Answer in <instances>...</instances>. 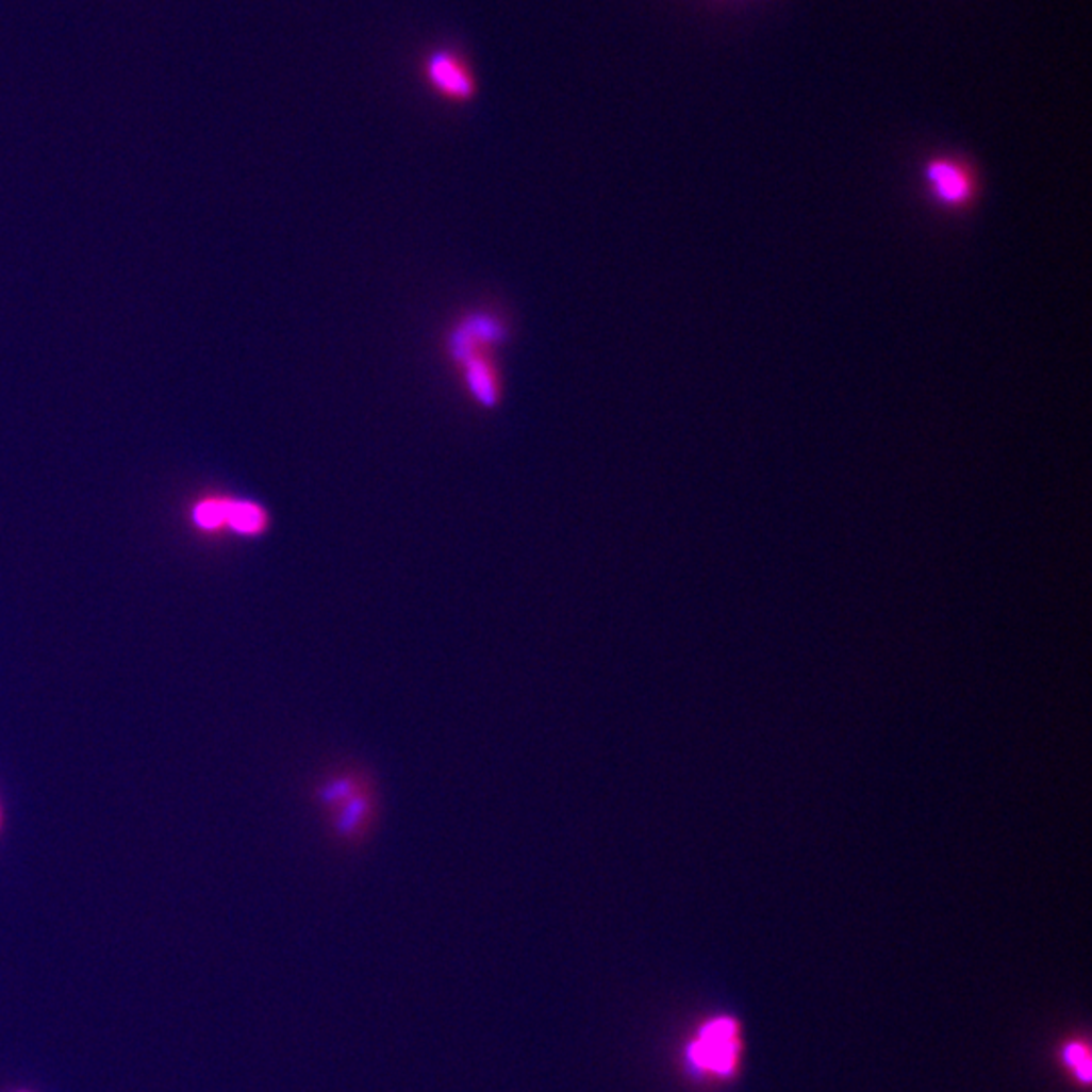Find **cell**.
I'll use <instances>...</instances> for the list:
<instances>
[{"label": "cell", "instance_id": "1", "mask_svg": "<svg viewBox=\"0 0 1092 1092\" xmlns=\"http://www.w3.org/2000/svg\"><path fill=\"white\" fill-rule=\"evenodd\" d=\"M429 87L453 103H465L476 98L478 81L467 61L453 49H437L427 55L424 65Z\"/></svg>", "mask_w": 1092, "mask_h": 1092}, {"label": "cell", "instance_id": "2", "mask_svg": "<svg viewBox=\"0 0 1092 1092\" xmlns=\"http://www.w3.org/2000/svg\"><path fill=\"white\" fill-rule=\"evenodd\" d=\"M326 801H341V804H334L332 808V815H334V828L336 831H341L343 835H352L354 829L364 831V824H366V793L363 791V785L357 783L354 779H336L328 785V791L324 795Z\"/></svg>", "mask_w": 1092, "mask_h": 1092}, {"label": "cell", "instance_id": "3", "mask_svg": "<svg viewBox=\"0 0 1092 1092\" xmlns=\"http://www.w3.org/2000/svg\"><path fill=\"white\" fill-rule=\"evenodd\" d=\"M690 1056L696 1064L712 1071H730L734 1062V1024L727 1020L712 1022L705 1028L700 1040L692 1046Z\"/></svg>", "mask_w": 1092, "mask_h": 1092}, {"label": "cell", "instance_id": "4", "mask_svg": "<svg viewBox=\"0 0 1092 1092\" xmlns=\"http://www.w3.org/2000/svg\"><path fill=\"white\" fill-rule=\"evenodd\" d=\"M215 523H217V528L229 526L237 534L255 536L267 528L269 518L262 506L253 504V502L231 500V498H225V502H222V498H215Z\"/></svg>", "mask_w": 1092, "mask_h": 1092}, {"label": "cell", "instance_id": "5", "mask_svg": "<svg viewBox=\"0 0 1092 1092\" xmlns=\"http://www.w3.org/2000/svg\"><path fill=\"white\" fill-rule=\"evenodd\" d=\"M464 379L471 397L484 407H494L500 399V377L490 354H478L462 363Z\"/></svg>", "mask_w": 1092, "mask_h": 1092}, {"label": "cell", "instance_id": "6", "mask_svg": "<svg viewBox=\"0 0 1092 1092\" xmlns=\"http://www.w3.org/2000/svg\"><path fill=\"white\" fill-rule=\"evenodd\" d=\"M929 179L934 184V193L941 197V201L949 204H961L970 197V179L961 168L953 166L949 162H934L930 164Z\"/></svg>", "mask_w": 1092, "mask_h": 1092}, {"label": "cell", "instance_id": "7", "mask_svg": "<svg viewBox=\"0 0 1092 1092\" xmlns=\"http://www.w3.org/2000/svg\"><path fill=\"white\" fill-rule=\"evenodd\" d=\"M1066 1058H1069L1072 1066L1076 1069V1072L1080 1074V1078H1085V1080L1091 1078V1056H1089L1087 1048H1082L1078 1044L1071 1046L1069 1052H1066Z\"/></svg>", "mask_w": 1092, "mask_h": 1092}, {"label": "cell", "instance_id": "8", "mask_svg": "<svg viewBox=\"0 0 1092 1092\" xmlns=\"http://www.w3.org/2000/svg\"><path fill=\"white\" fill-rule=\"evenodd\" d=\"M11 1092H35V1091H29V1089H17V1091H11Z\"/></svg>", "mask_w": 1092, "mask_h": 1092}]
</instances>
